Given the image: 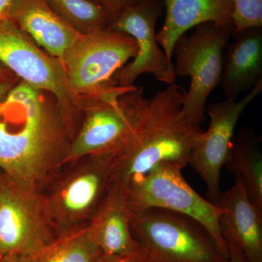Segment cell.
I'll return each mask as SVG.
<instances>
[{"instance_id": "1", "label": "cell", "mask_w": 262, "mask_h": 262, "mask_svg": "<svg viewBox=\"0 0 262 262\" xmlns=\"http://www.w3.org/2000/svg\"><path fill=\"white\" fill-rule=\"evenodd\" d=\"M79 124L53 95L20 80L0 103V170L42 193L63 168Z\"/></svg>"}, {"instance_id": "2", "label": "cell", "mask_w": 262, "mask_h": 262, "mask_svg": "<svg viewBox=\"0 0 262 262\" xmlns=\"http://www.w3.org/2000/svg\"><path fill=\"white\" fill-rule=\"evenodd\" d=\"M186 91L176 84L147 98L135 128L114 160L115 181L125 185L160 163L184 169L196 141L204 132L183 116Z\"/></svg>"}, {"instance_id": "3", "label": "cell", "mask_w": 262, "mask_h": 262, "mask_svg": "<svg viewBox=\"0 0 262 262\" xmlns=\"http://www.w3.org/2000/svg\"><path fill=\"white\" fill-rule=\"evenodd\" d=\"M144 89L115 85L78 98L81 117L63 166L89 155H116L129 139L145 106Z\"/></svg>"}, {"instance_id": "4", "label": "cell", "mask_w": 262, "mask_h": 262, "mask_svg": "<svg viewBox=\"0 0 262 262\" xmlns=\"http://www.w3.org/2000/svg\"><path fill=\"white\" fill-rule=\"evenodd\" d=\"M115 153L64 165L41 193L57 236L89 225L115 182Z\"/></svg>"}, {"instance_id": "5", "label": "cell", "mask_w": 262, "mask_h": 262, "mask_svg": "<svg viewBox=\"0 0 262 262\" xmlns=\"http://www.w3.org/2000/svg\"><path fill=\"white\" fill-rule=\"evenodd\" d=\"M130 228L154 262H228L204 226L161 208L131 211Z\"/></svg>"}, {"instance_id": "6", "label": "cell", "mask_w": 262, "mask_h": 262, "mask_svg": "<svg viewBox=\"0 0 262 262\" xmlns=\"http://www.w3.org/2000/svg\"><path fill=\"white\" fill-rule=\"evenodd\" d=\"M182 169L164 162L130 179L125 185L121 184L130 211L161 208L188 215L204 226L228 258V247L220 223L223 210L200 195L183 177Z\"/></svg>"}, {"instance_id": "7", "label": "cell", "mask_w": 262, "mask_h": 262, "mask_svg": "<svg viewBox=\"0 0 262 262\" xmlns=\"http://www.w3.org/2000/svg\"><path fill=\"white\" fill-rule=\"evenodd\" d=\"M189 36L182 35L174 44L176 77H190L181 113L189 121L201 125L205 120L210 94L221 84L223 56L231 40L234 27L206 22L195 27Z\"/></svg>"}, {"instance_id": "8", "label": "cell", "mask_w": 262, "mask_h": 262, "mask_svg": "<svg viewBox=\"0 0 262 262\" xmlns=\"http://www.w3.org/2000/svg\"><path fill=\"white\" fill-rule=\"evenodd\" d=\"M138 50L134 38L110 27L82 34L60 61L72 96L78 101L116 85L114 75L136 58Z\"/></svg>"}, {"instance_id": "9", "label": "cell", "mask_w": 262, "mask_h": 262, "mask_svg": "<svg viewBox=\"0 0 262 262\" xmlns=\"http://www.w3.org/2000/svg\"><path fill=\"white\" fill-rule=\"evenodd\" d=\"M57 237L41 193L19 187L5 175L0 189V258L32 254Z\"/></svg>"}, {"instance_id": "10", "label": "cell", "mask_w": 262, "mask_h": 262, "mask_svg": "<svg viewBox=\"0 0 262 262\" xmlns=\"http://www.w3.org/2000/svg\"><path fill=\"white\" fill-rule=\"evenodd\" d=\"M0 63L20 80L53 95L66 111L80 117L60 60L42 51L11 20L0 24Z\"/></svg>"}, {"instance_id": "11", "label": "cell", "mask_w": 262, "mask_h": 262, "mask_svg": "<svg viewBox=\"0 0 262 262\" xmlns=\"http://www.w3.org/2000/svg\"><path fill=\"white\" fill-rule=\"evenodd\" d=\"M165 13L163 0H143L131 6L117 16L110 28L125 33L137 43V56L115 72L114 83L120 87L135 85L136 79L142 74H150L163 83H174L177 79L173 63L157 41V22Z\"/></svg>"}, {"instance_id": "12", "label": "cell", "mask_w": 262, "mask_h": 262, "mask_svg": "<svg viewBox=\"0 0 262 262\" xmlns=\"http://www.w3.org/2000/svg\"><path fill=\"white\" fill-rule=\"evenodd\" d=\"M262 92V82L239 100L215 101L206 106L210 118L208 130L196 141L189 155L187 165L205 183L208 201L216 203L220 198L221 170L228 155L234 130L241 115L253 100Z\"/></svg>"}, {"instance_id": "13", "label": "cell", "mask_w": 262, "mask_h": 262, "mask_svg": "<svg viewBox=\"0 0 262 262\" xmlns=\"http://www.w3.org/2000/svg\"><path fill=\"white\" fill-rule=\"evenodd\" d=\"M215 204L222 210L220 227L226 242L237 245L248 262H262V212L250 199L244 180L221 192Z\"/></svg>"}, {"instance_id": "14", "label": "cell", "mask_w": 262, "mask_h": 262, "mask_svg": "<svg viewBox=\"0 0 262 262\" xmlns=\"http://www.w3.org/2000/svg\"><path fill=\"white\" fill-rule=\"evenodd\" d=\"M10 20L60 61L82 34L57 14L47 0H17Z\"/></svg>"}, {"instance_id": "15", "label": "cell", "mask_w": 262, "mask_h": 262, "mask_svg": "<svg viewBox=\"0 0 262 262\" xmlns=\"http://www.w3.org/2000/svg\"><path fill=\"white\" fill-rule=\"evenodd\" d=\"M223 56L222 89L227 99H237L262 82V27L232 34Z\"/></svg>"}, {"instance_id": "16", "label": "cell", "mask_w": 262, "mask_h": 262, "mask_svg": "<svg viewBox=\"0 0 262 262\" xmlns=\"http://www.w3.org/2000/svg\"><path fill=\"white\" fill-rule=\"evenodd\" d=\"M163 3L165 18L157 33V41L171 63L174 44L189 29L206 22L234 27L231 0H163Z\"/></svg>"}, {"instance_id": "17", "label": "cell", "mask_w": 262, "mask_h": 262, "mask_svg": "<svg viewBox=\"0 0 262 262\" xmlns=\"http://www.w3.org/2000/svg\"><path fill=\"white\" fill-rule=\"evenodd\" d=\"M130 218L125 190L115 181L89 223L103 255L127 254L141 249L131 232Z\"/></svg>"}, {"instance_id": "18", "label": "cell", "mask_w": 262, "mask_h": 262, "mask_svg": "<svg viewBox=\"0 0 262 262\" xmlns=\"http://www.w3.org/2000/svg\"><path fill=\"white\" fill-rule=\"evenodd\" d=\"M261 139L245 127L234 136L224 166L244 180L250 199L262 212Z\"/></svg>"}, {"instance_id": "19", "label": "cell", "mask_w": 262, "mask_h": 262, "mask_svg": "<svg viewBox=\"0 0 262 262\" xmlns=\"http://www.w3.org/2000/svg\"><path fill=\"white\" fill-rule=\"evenodd\" d=\"M102 255L89 224L58 235L37 252L20 256V262H98Z\"/></svg>"}, {"instance_id": "20", "label": "cell", "mask_w": 262, "mask_h": 262, "mask_svg": "<svg viewBox=\"0 0 262 262\" xmlns=\"http://www.w3.org/2000/svg\"><path fill=\"white\" fill-rule=\"evenodd\" d=\"M53 10L82 34L110 27L113 17L104 8L90 0H47Z\"/></svg>"}, {"instance_id": "21", "label": "cell", "mask_w": 262, "mask_h": 262, "mask_svg": "<svg viewBox=\"0 0 262 262\" xmlns=\"http://www.w3.org/2000/svg\"><path fill=\"white\" fill-rule=\"evenodd\" d=\"M233 33L262 27V0H231Z\"/></svg>"}, {"instance_id": "22", "label": "cell", "mask_w": 262, "mask_h": 262, "mask_svg": "<svg viewBox=\"0 0 262 262\" xmlns=\"http://www.w3.org/2000/svg\"><path fill=\"white\" fill-rule=\"evenodd\" d=\"M104 8L113 17V20L124 10L131 6L139 4L143 0H90Z\"/></svg>"}, {"instance_id": "23", "label": "cell", "mask_w": 262, "mask_h": 262, "mask_svg": "<svg viewBox=\"0 0 262 262\" xmlns=\"http://www.w3.org/2000/svg\"><path fill=\"white\" fill-rule=\"evenodd\" d=\"M98 262H150L147 253L141 248L139 251L127 254L106 256L102 255Z\"/></svg>"}, {"instance_id": "24", "label": "cell", "mask_w": 262, "mask_h": 262, "mask_svg": "<svg viewBox=\"0 0 262 262\" xmlns=\"http://www.w3.org/2000/svg\"><path fill=\"white\" fill-rule=\"evenodd\" d=\"M229 250L228 262H248L244 253L234 243L228 241L227 242Z\"/></svg>"}, {"instance_id": "25", "label": "cell", "mask_w": 262, "mask_h": 262, "mask_svg": "<svg viewBox=\"0 0 262 262\" xmlns=\"http://www.w3.org/2000/svg\"><path fill=\"white\" fill-rule=\"evenodd\" d=\"M17 0H0V24L10 20L12 10Z\"/></svg>"}, {"instance_id": "26", "label": "cell", "mask_w": 262, "mask_h": 262, "mask_svg": "<svg viewBox=\"0 0 262 262\" xmlns=\"http://www.w3.org/2000/svg\"><path fill=\"white\" fill-rule=\"evenodd\" d=\"M20 80V79L16 78L13 80L7 81V82L0 83V103L3 102V100L10 92V90L13 89Z\"/></svg>"}, {"instance_id": "27", "label": "cell", "mask_w": 262, "mask_h": 262, "mask_svg": "<svg viewBox=\"0 0 262 262\" xmlns=\"http://www.w3.org/2000/svg\"><path fill=\"white\" fill-rule=\"evenodd\" d=\"M16 78H19V77L15 75L14 74H13L9 69L7 68L5 65L0 63V83L7 82V81L13 80Z\"/></svg>"}, {"instance_id": "28", "label": "cell", "mask_w": 262, "mask_h": 262, "mask_svg": "<svg viewBox=\"0 0 262 262\" xmlns=\"http://www.w3.org/2000/svg\"><path fill=\"white\" fill-rule=\"evenodd\" d=\"M20 256L19 255H8L0 258V262H20Z\"/></svg>"}, {"instance_id": "29", "label": "cell", "mask_w": 262, "mask_h": 262, "mask_svg": "<svg viewBox=\"0 0 262 262\" xmlns=\"http://www.w3.org/2000/svg\"><path fill=\"white\" fill-rule=\"evenodd\" d=\"M5 179V174L3 173V172L0 170V189H1L2 185L3 184V181H4Z\"/></svg>"}, {"instance_id": "30", "label": "cell", "mask_w": 262, "mask_h": 262, "mask_svg": "<svg viewBox=\"0 0 262 262\" xmlns=\"http://www.w3.org/2000/svg\"><path fill=\"white\" fill-rule=\"evenodd\" d=\"M150 262H154V261H150Z\"/></svg>"}]
</instances>
